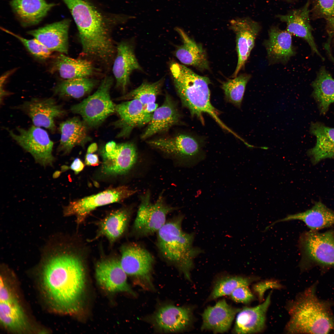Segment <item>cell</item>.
I'll return each instance as SVG.
<instances>
[{
  "instance_id": "6da1fadb",
  "label": "cell",
  "mask_w": 334,
  "mask_h": 334,
  "mask_svg": "<svg viewBox=\"0 0 334 334\" xmlns=\"http://www.w3.org/2000/svg\"><path fill=\"white\" fill-rule=\"evenodd\" d=\"M77 256L58 255L46 263L42 272V286L48 298L58 310L77 311L85 285V269Z\"/></svg>"
},
{
  "instance_id": "7a4b0ae2",
  "label": "cell",
  "mask_w": 334,
  "mask_h": 334,
  "mask_svg": "<svg viewBox=\"0 0 334 334\" xmlns=\"http://www.w3.org/2000/svg\"><path fill=\"white\" fill-rule=\"evenodd\" d=\"M62 0L77 26L81 56L106 69L110 68L116 45L102 15L86 0Z\"/></svg>"
},
{
  "instance_id": "3957f363",
  "label": "cell",
  "mask_w": 334,
  "mask_h": 334,
  "mask_svg": "<svg viewBox=\"0 0 334 334\" xmlns=\"http://www.w3.org/2000/svg\"><path fill=\"white\" fill-rule=\"evenodd\" d=\"M315 286L298 294L288 305L287 333L327 334L334 330V318L329 305L318 298Z\"/></svg>"
},
{
  "instance_id": "277c9868",
  "label": "cell",
  "mask_w": 334,
  "mask_h": 334,
  "mask_svg": "<svg viewBox=\"0 0 334 334\" xmlns=\"http://www.w3.org/2000/svg\"><path fill=\"white\" fill-rule=\"evenodd\" d=\"M170 70L176 92L183 106L188 109L192 117H196L204 124L203 114L211 117L223 129H231L219 117L220 113L212 104L209 79L197 75L184 65L172 63Z\"/></svg>"
},
{
  "instance_id": "5b68a950",
  "label": "cell",
  "mask_w": 334,
  "mask_h": 334,
  "mask_svg": "<svg viewBox=\"0 0 334 334\" xmlns=\"http://www.w3.org/2000/svg\"><path fill=\"white\" fill-rule=\"evenodd\" d=\"M183 218L180 215L166 222L157 232V246L164 259L190 280L194 260L203 251L193 246L194 233L183 230Z\"/></svg>"
},
{
  "instance_id": "8992f818",
  "label": "cell",
  "mask_w": 334,
  "mask_h": 334,
  "mask_svg": "<svg viewBox=\"0 0 334 334\" xmlns=\"http://www.w3.org/2000/svg\"><path fill=\"white\" fill-rule=\"evenodd\" d=\"M298 248L302 269L318 266L334 267V231L320 233L310 230L300 236Z\"/></svg>"
},
{
  "instance_id": "52a82bcc",
  "label": "cell",
  "mask_w": 334,
  "mask_h": 334,
  "mask_svg": "<svg viewBox=\"0 0 334 334\" xmlns=\"http://www.w3.org/2000/svg\"><path fill=\"white\" fill-rule=\"evenodd\" d=\"M113 83V77L106 76L101 80L93 94L71 107V111L81 116L88 127L99 126L115 112L116 105L111 100L110 96Z\"/></svg>"
},
{
  "instance_id": "ba28073f",
  "label": "cell",
  "mask_w": 334,
  "mask_h": 334,
  "mask_svg": "<svg viewBox=\"0 0 334 334\" xmlns=\"http://www.w3.org/2000/svg\"><path fill=\"white\" fill-rule=\"evenodd\" d=\"M121 265L136 285L154 290L152 272L155 259L146 249L136 243L124 245L121 249Z\"/></svg>"
},
{
  "instance_id": "9c48e42d",
  "label": "cell",
  "mask_w": 334,
  "mask_h": 334,
  "mask_svg": "<svg viewBox=\"0 0 334 334\" xmlns=\"http://www.w3.org/2000/svg\"><path fill=\"white\" fill-rule=\"evenodd\" d=\"M139 207L133 226L136 236H148L157 233L166 222L167 215L175 209L165 202L162 194L156 201L152 203L151 193L147 191L140 196Z\"/></svg>"
},
{
  "instance_id": "30bf717a",
  "label": "cell",
  "mask_w": 334,
  "mask_h": 334,
  "mask_svg": "<svg viewBox=\"0 0 334 334\" xmlns=\"http://www.w3.org/2000/svg\"><path fill=\"white\" fill-rule=\"evenodd\" d=\"M16 129L15 132L6 128L12 138L30 153L36 162L44 167L52 166L55 161L52 154L54 143L47 132L34 125L28 129L17 127Z\"/></svg>"
},
{
  "instance_id": "8fae6325",
  "label": "cell",
  "mask_w": 334,
  "mask_h": 334,
  "mask_svg": "<svg viewBox=\"0 0 334 334\" xmlns=\"http://www.w3.org/2000/svg\"><path fill=\"white\" fill-rule=\"evenodd\" d=\"M147 143L164 153L179 157L191 164L197 163L204 156L203 140L191 134L180 133L149 140Z\"/></svg>"
},
{
  "instance_id": "7c38bea8",
  "label": "cell",
  "mask_w": 334,
  "mask_h": 334,
  "mask_svg": "<svg viewBox=\"0 0 334 334\" xmlns=\"http://www.w3.org/2000/svg\"><path fill=\"white\" fill-rule=\"evenodd\" d=\"M136 191L125 186L108 188L97 194L70 202L64 208L67 216L74 215L79 224L96 208L110 203L121 202Z\"/></svg>"
},
{
  "instance_id": "4fadbf2b",
  "label": "cell",
  "mask_w": 334,
  "mask_h": 334,
  "mask_svg": "<svg viewBox=\"0 0 334 334\" xmlns=\"http://www.w3.org/2000/svg\"><path fill=\"white\" fill-rule=\"evenodd\" d=\"M101 171L108 175L124 174L133 166L137 159L135 145L131 142H108L101 150Z\"/></svg>"
},
{
  "instance_id": "5bb4252c",
  "label": "cell",
  "mask_w": 334,
  "mask_h": 334,
  "mask_svg": "<svg viewBox=\"0 0 334 334\" xmlns=\"http://www.w3.org/2000/svg\"><path fill=\"white\" fill-rule=\"evenodd\" d=\"M148 319L159 331L178 332L190 326L192 321V312L189 307L167 303L158 307Z\"/></svg>"
},
{
  "instance_id": "9a60e30c",
  "label": "cell",
  "mask_w": 334,
  "mask_h": 334,
  "mask_svg": "<svg viewBox=\"0 0 334 334\" xmlns=\"http://www.w3.org/2000/svg\"><path fill=\"white\" fill-rule=\"evenodd\" d=\"M0 287V320L6 329L11 332L27 331L29 324L26 315L17 298L1 277Z\"/></svg>"
},
{
  "instance_id": "2e32d148",
  "label": "cell",
  "mask_w": 334,
  "mask_h": 334,
  "mask_svg": "<svg viewBox=\"0 0 334 334\" xmlns=\"http://www.w3.org/2000/svg\"><path fill=\"white\" fill-rule=\"evenodd\" d=\"M31 119L34 126L48 129L52 132L56 129L55 120L64 116L66 111L53 98H32L19 106Z\"/></svg>"
},
{
  "instance_id": "e0dca14e",
  "label": "cell",
  "mask_w": 334,
  "mask_h": 334,
  "mask_svg": "<svg viewBox=\"0 0 334 334\" xmlns=\"http://www.w3.org/2000/svg\"><path fill=\"white\" fill-rule=\"evenodd\" d=\"M230 27L235 33L236 36L238 61L233 74L235 78L244 67L261 27L257 22L247 17L231 20Z\"/></svg>"
},
{
  "instance_id": "ac0fdd59",
  "label": "cell",
  "mask_w": 334,
  "mask_h": 334,
  "mask_svg": "<svg viewBox=\"0 0 334 334\" xmlns=\"http://www.w3.org/2000/svg\"><path fill=\"white\" fill-rule=\"evenodd\" d=\"M95 275L99 285L107 291L126 292L136 296L128 283L127 275L122 269L120 261L109 258L99 261L96 265Z\"/></svg>"
},
{
  "instance_id": "d6986e66",
  "label": "cell",
  "mask_w": 334,
  "mask_h": 334,
  "mask_svg": "<svg viewBox=\"0 0 334 334\" xmlns=\"http://www.w3.org/2000/svg\"><path fill=\"white\" fill-rule=\"evenodd\" d=\"M115 112L119 118L113 124L119 129L118 138L127 137L134 129L148 124L152 115L145 111L142 103L137 99L116 105Z\"/></svg>"
},
{
  "instance_id": "ffe728a7",
  "label": "cell",
  "mask_w": 334,
  "mask_h": 334,
  "mask_svg": "<svg viewBox=\"0 0 334 334\" xmlns=\"http://www.w3.org/2000/svg\"><path fill=\"white\" fill-rule=\"evenodd\" d=\"M134 48L131 42L126 41L116 45L112 71L116 80L115 87L124 94L129 84L131 73L136 70L142 71L136 57Z\"/></svg>"
},
{
  "instance_id": "44dd1931",
  "label": "cell",
  "mask_w": 334,
  "mask_h": 334,
  "mask_svg": "<svg viewBox=\"0 0 334 334\" xmlns=\"http://www.w3.org/2000/svg\"><path fill=\"white\" fill-rule=\"evenodd\" d=\"M181 118L175 102L169 94L166 93L163 104L153 113L141 138L146 139L156 134L167 132L180 123Z\"/></svg>"
},
{
  "instance_id": "7402d4cb",
  "label": "cell",
  "mask_w": 334,
  "mask_h": 334,
  "mask_svg": "<svg viewBox=\"0 0 334 334\" xmlns=\"http://www.w3.org/2000/svg\"><path fill=\"white\" fill-rule=\"evenodd\" d=\"M70 20L64 19L47 25L27 33L38 40L51 52L67 54L69 49Z\"/></svg>"
},
{
  "instance_id": "603a6c76",
  "label": "cell",
  "mask_w": 334,
  "mask_h": 334,
  "mask_svg": "<svg viewBox=\"0 0 334 334\" xmlns=\"http://www.w3.org/2000/svg\"><path fill=\"white\" fill-rule=\"evenodd\" d=\"M240 309L232 306L225 299L207 307L202 315L201 329L216 333H223L230 329L236 315Z\"/></svg>"
},
{
  "instance_id": "cb8c5ba5",
  "label": "cell",
  "mask_w": 334,
  "mask_h": 334,
  "mask_svg": "<svg viewBox=\"0 0 334 334\" xmlns=\"http://www.w3.org/2000/svg\"><path fill=\"white\" fill-rule=\"evenodd\" d=\"M271 292L264 301L254 307H245L237 313L233 332L237 334H251L264 329L266 313L271 301Z\"/></svg>"
},
{
  "instance_id": "d4e9b609",
  "label": "cell",
  "mask_w": 334,
  "mask_h": 334,
  "mask_svg": "<svg viewBox=\"0 0 334 334\" xmlns=\"http://www.w3.org/2000/svg\"><path fill=\"white\" fill-rule=\"evenodd\" d=\"M309 2L300 9L291 11L277 17L287 25L286 30L291 35L301 38L308 43L313 52L323 60L314 40L310 21Z\"/></svg>"
},
{
  "instance_id": "484cf974",
  "label": "cell",
  "mask_w": 334,
  "mask_h": 334,
  "mask_svg": "<svg viewBox=\"0 0 334 334\" xmlns=\"http://www.w3.org/2000/svg\"><path fill=\"white\" fill-rule=\"evenodd\" d=\"M88 128L83 120L77 117L60 123L59 129L61 138L57 152L67 155L75 146L84 147L91 140L88 134Z\"/></svg>"
},
{
  "instance_id": "4316f807",
  "label": "cell",
  "mask_w": 334,
  "mask_h": 334,
  "mask_svg": "<svg viewBox=\"0 0 334 334\" xmlns=\"http://www.w3.org/2000/svg\"><path fill=\"white\" fill-rule=\"evenodd\" d=\"M268 35L264 45L269 62L271 63H287L295 54L292 35L287 30H281L276 26L270 28Z\"/></svg>"
},
{
  "instance_id": "83f0119b",
  "label": "cell",
  "mask_w": 334,
  "mask_h": 334,
  "mask_svg": "<svg viewBox=\"0 0 334 334\" xmlns=\"http://www.w3.org/2000/svg\"><path fill=\"white\" fill-rule=\"evenodd\" d=\"M93 63L86 58H74L60 53L53 61L51 71L64 80L90 78L97 71Z\"/></svg>"
},
{
  "instance_id": "f1b7e54d",
  "label": "cell",
  "mask_w": 334,
  "mask_h": 334,
  "mask_svg": "<svg viewBox=\"0 0 334 334\" xmlns=\"http://www.w3.org/2000/svg\"><path fill=\"white\" fill-rule=\"evenodd\" d=\"M295 220L303 221L310 230L317 231L334 225V212L319 201L310 209L303 212L288 215L275 221L269 226L279 222Z\"/></svg>"
},
{
  "instance_id": "f546056e",
  "label": "cell",
  "mask_w": 334,
  "mask_h": 334,
  "mask_svg": "<svg viewBox=\"0 0 334 334\" xmlns=\"http://www.w3.org/2000/svg\"><path fill=\"white\" fill-rule=\"evenodd\" d=\"M175 30L182 42L174 52L177 58L185 65L192 66L201 70H208V62L202 46L190 38L182 28L176 27Z\"/></svg>"
},
{
  "instance_id": "4dcf8cb0",
  "label": "cell",
  "mask_w": 334,
  "mask_h": 334,
  "mask_svg": "<svg viewBox=\"0 0 334 334\" xmlns=\"http://www.w3.org/2000/svg\"><path fill=\"white\" fill-rule=\"evenodd\" d=\"M10 5L21 24L25 27L39 23L54 5L46 0H11Z\"/></svg>"
},
{
  "instance_id": "1f68e13d",
  "label": "cell",
  "mask_w": 334,
  "mask_h": 334,
  "mask_svg": "<svg viewBox=\"0 0 334 334\" xmlns=\"http://www.w3.org/2000/svg\"><path fill=\"white\" fill-rule=\"evenodd\" d=\"M310 132L316 139L315 146L308 151L312 163L334 158V128L316 122L312 124Z\"/></svg>"
},
{
  "instance_id": "d6a6232c",
  "label": "cell",
  "mask_w": 334,
  "mask_h": 334,
  "mask_svg": "<svg viewBox=\"0 0 334 334\" xmlns=\"http://www.w3.org/2000/svg\"><path fill=\"white\" fill-rule=\"evenodd\" d=\"M314 96L323 114L328 110L334 102V79L324 67L318 72L312 83Z\"/></svg>"
},
{
  "instance_id": "836d02e7",
  "label": "cell",
  "mask_w": 334,
  "mask_h": 334,
  "mask_svg": "<svg viewBox=\"0 0 334 334\" xmlns=\"http://www.w3.org/2000/svg\"><path fill=\"white\" fill-rule=\"evenodd\" d=\"M130 212L123 209L114 211L108 215L100 223L98 236H104L111 242L123 233L127 227Z\"/></svg>"
},
{
  "instance_id": "e575fe53",
  "label": "cell",
  "mask_w": 334,
  "mask_h": 334,
  "mask_svg": "<svg viewBox=\"0 0 334 334\" xmlns=\"http://www.w3.org/2000/svg\"><path fill=\"white\" fill-rule=\"evenodd\" d=\"M98 83L91 78L64 80L54 87L53 92L60 97L79 98L89 93Z\"/></svg>"
},
{
  "instance_id": "d590c367",
  "label": "cell",
  "mask_w": 334,
  "mask_h": 334,
  "mask_svg": "<svg viewBox=\"0 0 334 334\" xmlns=\"http://www.w3.org/2000/svg\"><path fill=\"white\" fill-rule=\"evenodd\" d=\"M164 80L162 78L154 83L144 81L138 87L117 100L137 99L142 103L144 108L148 105L156 103V98L161 92Z\"/></svg>"
},
{
  "instance_id": "8d00e7d4",
  "label": "cell",
  "mask_w": 334,
  "mask_h": 334,
  "mask_svg": "<svg viewBox=\"0 0 334 334\" xmlns=\"http://www.w3.org/2000/svg\"><path fill=\"white\" fill-rule=\"evenodd\" d=\"M250 277L229 276L222 278L215 283L208 298L211 301L222 296L230 295L237 288L249 285L255 280Z\"/></svg>"
},
{
  "instance_id": "74e56055",
  "label": "cell",
  "mask_w": 334,
  "mask_h": 334,
  "mask_svg": "<svg viewBox=\"0 0 334 334\" xmlns=\"http://www.w3.org/2000/svg\"><path fill=\"white\" fill-rule=\"evenodd\" d=\"M250 77V75L242 74L222 83L221 87L228 101L240 107L246 86Z\"/></svg>"
},
{
  "instance_id": "f35d334b",
  "label": "cell",
  "mask_w": 334,
  "mask_h": 334,
  "mask_svg": "<svg viewBox=\"0 0 334 334\" xmlns=\"http://www.w3.org/2000/svg\"><path fill=\"white\" fill-rule=\"evenodd\" d=\"M2 29L18 39L34 56L42 59H47L50 56L51 52L36 38L28 39L5 29L2 28Z\"/></svg>"
},
{
  "instance_id": "ab89813d",
  "label": "cell",
  "mask_w": 334,
  "mask_h": 334,
  "mask_svg": "<svg viewBox=\"0 0 334 334\" xmlns=\"http://www.w3.org/2000/svg\"><path fill=\"white\" fill-rule=\"evenodd\" d=\"M234 301L247 303L252 301L255 297L248 286H242L236 289L230 295Z\"/></svg>"
},
{
  "instance_id": "60d3db41",
  "label": "cell",
  "mask_w": 334,
  "mask_h": 334,
  "mask_svg": "<svg viewBox=\"0 0 334 334\" xmlns=\"http://www.w3.org/2000/svg\"><path fill=\"white\" fill-rule=\"evenodd\" d=\"M282 287L281 285L277 281L267 280L260 281L254 285L253 290L260 301H263L265 291L269 289H279Z\"/></svg>"
},
{
  "instance_id": "b9f144b4",
  "label": "cell",
  "mask_w": 334,
  "mask_h": 334,
  "mask_svg": "<svg viewBox=\"0 0 334 334\" xmlns=\"http://www.w3.org/2000/svg\"><path fill=\"white\" fill-rule=\"evenodd\" d=\"M315 5L317 12L326 19L334 16V0H315Z\"/></svg>"
},
{
  "instance_id": "7bdbcfd3",
  "label": "cell",
  "mask_w": 334,
  "mask_h": 334,
  "mask_svg": "<svg viewBox=\"0 0 334 334\" xmlns=\"http://www.w3.org/2000/svg\"><path fill=\"white\" fill-rule=\"evenodd\" d=\"M84 166V164L80 159L76 158L74 160L70 167L62 166L61 169V172L70 169L74 171L75 174H77L83 170Z\"/></svg>"
},
{
  "instance_id": "ee69618b",
  "label": "cell",
  "mask_w": 334,
  "mask_h": 334,
  "mask_svg": "<svg viewBox=\"0 0 334 334\" xmlns=\"http://www.w3.org/2000/svg\"><path fill=\"white\" fill-rule=\"evenodd\" d=\"M99 160L97 155L93 153H87L85 156V163L86 165L88 166H95L98 165Z\"/></svg>"
},
{
  "instance_id": "f6af8a7d",
  "label": "cell",
  "mask_w": 334,
  "mask_h": 334,
  "mask_svg": "<svg viewBox=\"0 0 334 334\" xmlns=\"http://www.w3.org/2000/svg\"><path fill=\"white\" fill-rule=\"evenodd\" d=\"M97 148V146L96 143L91 144L88 148L87 153H93L96 152Z\"/></svg>"
},
{
  "instance_id": "bcb514c9",
  "label": "cell",
  "mask_w": 334,
  "mask_h": 334,
  "mask_svg": "<svg viewBox=\"0 0 334 334\" xmlns=\"http://www.w3.org/2000/svg\"><path fill=\"white\" fill-rule=\"evenodd\" d=\"M326 19L330 27L334 32V16Z\"/></svg>"
},
{
  "instance_id": "7dc6e473",
  "label": "cell",
  "mask_w": 334,
  "mask_h": 334,
  "mask_svg": "<svg viewBox=\"0 0 334 334\" xmlns=\"http://www.w3.org/2000/svg\"><path fill=\"white\" fill-rule=\"evenodd\" d=\"M289 0V1H290V0Z\"/></svg>"
}]
</instances>
